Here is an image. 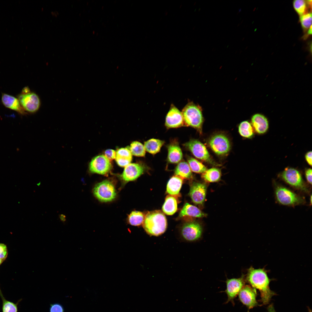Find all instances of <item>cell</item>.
<instances>
[{
    "instance_id": "10",
    "label": "cell",
    "mask_w": 312,
    "mask_h": 312,
    "mask_svg": "<svg viewBox=\"0 0 312 312\" xmlns=\"http://www.w3.org/2000/svg\"><path fill=\"white\" fill-rule=\"evenodd\" d=\"M110 161L103 155L93 158L89 164V170L92 173L104 175L107 174L112 168Z\"/></svg>"
},
{
    "instance_id": "27",
    "label": "cell",
    "mask_w": 312,
    "mask_h": 312,
    "mask_svg": "<svg viewBox=\"0 0 312 312\" xmlns=\"http://www.w3.org/2000/svg\"><path fill=\"white\" fill-rule=\"evenodd\" d=\"M221 176L220 170L216 168H212L207 170L202 175L204 180L208 182H217L220 180Z\"/></svg>"
},
{
    "instance_id": "23",
    "label": "cell",
    "mask_w": 312,
    "mask_h": 312,
    "mask_svg": "<svg viewBox=\"0 0 312 312\" xmlns=\"http://www.w3.org/2000/svg\"><path fill=\"white\" fill-rule=\"evenodd\" d=\"M164 142L163 140L153 138L145 142L144 146L146 151L154 155L160 151Z\"/></svg>"
},
{
    "instance_id": "24",
    "label": "cell",
    "mask_w": 312,
    "mask_h": 312,
    "mask_svg": "<svg viewBox=\"0 0 312 312\" xmlns=\"http://www.w3.org/2000/svg\"><path fill=\"white\" fill-rule=\"evenodd\" d=\"M177 202L176 198L172 195L167 196L162 207L164 212L167 215H172L177 211Z\"/></svg>"
},
{
    "instance_id": "22",
    "label": "cell",
    "mask_w": 312,
    "mask_h": 312,
    "mask_svg": "<svg viewBox=\"0 0 312 312\" xmlns=\"http://www.w3.org/2000/svg\"><path fill=\"white\" fill-rule=\"evenodd\" d=\"M205 215L196 207L187 203L181 210L179 214V217L181 218L187 216L201 218L205 216Z\"/></svg>"
},
{
    "instance_id": "41",
    "label": "cell",
    "mask_w": 312,
    "mask_h": 312,
    "mask_svg": "<svg viewBox=\"0 0 312 312\" xmlns=\"http://www.w3.org/2000/svg\"><path fill=\"white\" fill-rule=\"evenodd\" d=\"M307 34H308V35H311V34H312V26H311L310 27V28L309 29V30H308V31Z\"/></svg>"
},
{
    "instance_id": "43",
    "label": "cell",
    "mask_w": 312,
    "mask_h": 312,
    "mask_svg": "<svg viewBox=\"0 0 312 312\" xmlns=\"http://www.w3.org/2000/svg\"><path fill=\"white\" fill-rule=\"evenodd\" d=\"M3 261L2 260L0 259V265L3 263Z\"/></svg>"
},
{
    "instance_id": "32",
    "label": "cell",
    "mask_w": 312,
    "mask_h": 312,
    "mask_svg": "<svg viewBox=\"0 0 312 312\" xmlns=\"http://www.w3.org/2000/svg\"><path fill=\"white\" fill-rule=\"evenodd\" d=\"M239 131L241 135L243 137L249 138L254 135L253 128L251 124L247 121L242 122L239 127Z\"/></svg>"
},
{
    "instance_id": "16",
    "label": "cell",
    "mask_w": 312,
    "mask_h": 312,
    "mask_svg": "<svg viewBox=\"0 0 312 312\" xmlns=\"http://www.w3.org/2000/svg\"><path fill=\"white\" fill-rule=\"evenodd\" d=\"M207 187L203 183L194 182L191 186L189 195L192 201L197 205L202 204L206 195Z\"/></svg>"
},
{
    "instance_id": "17",
    "label": "cell",
    "mask_w": 312,
    "mask_h": 312,
    "mask_svg": "<svg viewBox=\"0 0 312 312\" xmlns=\"http://www.w3.org/2000/svg\"><path fill=\"white\" fill-rule=\"evenodd\" d=\"M167 161L171 164H176L181 161L183 153L179 143L176 140L170 142L168 146Z\"/></svg>"
},
{
    "instance_id": "2",
    "label": "cell",
    "mask_w": 312,
    "mask_h": 312,
    "mask_svg": "<svg viewBox=\"0 0 312 312\" xmlns=\"http://www.w3.org/2000/svg\"><path fill=\"white\" fill-rule=\"evenodd\" d=\"M142 224L147 233L151 235L158 236L166 231L167 222L164 214L160 211L156 210L146 213Z\"/></svg>"
},
{
    "instance_id": "42",
    "label": "cell",
    "mask_w": 312,
    "mask_h": 312,
    "mask_svg": "<svg viewBox=\"0 0 312 312\" xmlns=\"http://www.w3.org/2000/svg\"><path fill=\"white\" fill-rule=\"evenodd\" d=\"M310 203H311V204H312V196H311V197H310Z\"/></svg>"
},
{
    "instance_id": "13",
    "label": "cell",
    "mask_w": 312,
    "mask_h": 312,
    "mask_svg": "<svg viewBox=\"0 0 312 312\" xmlns=\"http://www.w3.org/2000/svg\"><path fill=\"white\" fill-rule=\"evenodd\" d=\"M256 289L248 285H244L238 294L240 301L248 309H250L258 305L256 300Z\"/></svg>"
},
{
    "instance_id": "25",
    "label": "cell",
    "mask_w": 312,
    "mask_h": 312,
    "mask_svg": "<svg viewBox=\"0 0 312 312\" xmlns=\"http://www.w3.org/2000/svg\"><path fill=\"white\" fill-rule=\"evenodd\" d=\"M176 175L181 178L190 179L192 177V174L188 163L185 161L179 163L174 170Z\"/></svg>"
},
{
    "instance_id": "44",
    "label": "cell",
    "mask_w": 312,
    "mask_h": 312,
    "mask_svg": "<svg viewBox=\"0 0 312 312\" xmlns=\"http://www.w3.org/2000/svg\"><path fill=\"white\" fill-rule=\"evenodd\" d=\"M241 9H239V12H239H239H241Z\"/></svg>"
},
{
    "instance_id": "37",
    "label": "cell",
    "mask_w": 312,
    "mask_h": 312,
    "mask_svg": "<svg viewBox=\"0 0 312 312\" xmlns=\"http://www.w3.org/2000/svg\"><path fill=\"white\" fill-rule=\"evenodd\" d=\"M312 171L311 168L307 169L305 171V176L308 182L312 184Z\"/></svg>"
},
{
    "instance_id": "33",
    "label": "cell",
    "mask_w": 312,
    "mask_h": 312,
    "mask_svg": "<svg viewBox=\"0 0 312 312\" xmlns=\"http://www.w3.org/2000/svg\"><path fill=\"white\" fill-rule=\"evenodd\" d=\"M300 19L301 25L304 30H306L309 29L312 26L311 12H309L300 16Z\"/></svg>"
},
{
    "instance_id": "11",
    "label": "cell",
    "mask_w": 312,
    "mask_h": 312,
    "mask_svg": "<svg viewBox=\"0 0 312 312\" xmlns=\"http://www.w3.org/2000/svg\"><path fill=\"white\" fill-rule=\"evenodd\" d=\"M244 275L238 278L227 279L226 281V288L225 291L228 299L226 303L231 302L234 304V300L245 285V279Z\"/></svg>"
},
{
    "instance_id": "45",
    "label": "cell",
    "mask_w": 312,
    "mask_h": 312,
    "mask_svg": "<svg viewBox=\"0 0 312 312\" xmlns=\"http://www.w3.org/2000/svg\"><path fill=\"white\" fill-rule=\"evenodd\" d=\"M239 24H238V25H237V27L239 26Z\"/></svg>"
},
{
    "instance_id": "14",
    "label": "cell",
    "mask_w": 312,
    "mask_h": 312,
    "mask_svg": "<svg viewBox=\"0 0 312 312\" xmlns=\"http://www.w3.org/2000/svg\"><path fill=\"white\" fill-rule=\"evenodd\" d=\"M202 229L201 225L195 222H190L185 224L181 230L183 238L189 241H193L199 239L202 235Z\"/></svg>"
},
{
    "instance_id": "26",
    "label": "cell",
    "mask_w": 312,
    "mask_h": 312,
    "mask_svg": "<svg viewBox=\"0 0 312 312\" xmlns=\"http://www.w3.org/2000/svg\"><path fill=\"white\" fill-rule=\"evenodd\" d=\"M311 0H295L293 5L294 9L300 16L308 12V7L311 8Z\"/></svg>"
},
{
    "instance_id": "9",
    "label": "cell",
    "mask_w": 312,
    "mask_h": 312,
    "mask_svg": "<svg viewBox=\"0 0 312 312\" xmlns=\"http://www.w3.org/2000/svg\"><path fill=\"white\" fill-rule=\"evenodd\" d=\"M213 151L218 155H224L230 149V144L227 138L222 134H217L212 137L209 142Z\"/></svg>"
},
{
    "instance_id": "30",
    "label": "cell",
    "mask_w": 312,
    "mask_h": 312,
    "mask_svg": "<svg viewBox=\"0 0 312 312\" xmlns=\"http://www.w3.org/2000/svg\"><path fill=\"white\" fill-rule=\"evenodd\" d=\"M129 148L132 155L138 157L145 156L146 151L144 145L139 142H132Z\"/></svg>"
},
{
    "instance_id": "3",
    "label": "cell",
    "mask_w": 312,
    "mask_h": 312,
    "mask_svg": "<svg viewBox=\"0 0 312 312\" xmlns=\"http://www.w3.org/2000/svg\"><path fill=\"white\" fill-rule=\"evenodd\" d=\"M185 127L190 126L202 132L203 118L201 107L193 102H188L181 112Z\"/></svg>"
},
{
    "instance_id": "20",
    "label": "cell",
    "mask_w": 312,
    "mask_h": 312,
    "mask_svg": "<svg viewBox=\"0 0 312 312\" xmlns=\"http://www.w3.org/2000/svg\"><path fill=\"white\" fill-rule=\"evenodd\" d=\"M115 159L118 164L121 167H125L130 164L132 160V155L129 148L118 149L116 152Z\"/></svg>"
},
{
    "instance_id": "4",
    "label": "cell",
    "mask_w": 312,
    "mask_h": 312,
    "mask_svg": "<svg viewBox=\"0 0 312 312\" xmlns=\"http://www.w3.org/2000/svg\"><path fill=\"white\" fill-rule=\"evenodd\" d=\"M275 194L277 202L286 206H294L304 203L302 197L287 188L281 185L275 184Z\"/></svg>"
},
{
    "instance_id": "36",
    "label": "cell",
    "mask_w": 312,
    "mask_h": 312,
    "mask_svg": "<svg viewBox=\"0 0 312 312\" xmlns=\"http://www.w3.org/2000/svg\"><path fill=\"white\" fill-rule=\"evenodd\" d=\"M105 156L111 161L115 159L116 155V152L115 151L112 149H108L105 152Z\"/></svg>"
},
{
    "instance_id": "29",
    "label": "cell",
    "mask_w": 312,
    "mask_h": 312,
    "mask_svg": "<svg viewBox=\"0 0 312 312\" xmlns=\"http://www.w3.org/2000/svg\"><path fill=\"white\" fill-rule=\"evenodd\" d=\"M0 296L2 302V312H18L17 306L21 299L16 303L6 300L3 295L0 288Z\"/></svg>"
},
{
    "instance_id": "7",
    "label": "cell",
    "mask_w": 312,
    "mask_h": 312,
    "mask_svg": "<svg viewBox=\"0 0 312 312\" xmlns=\"http://www.w3.org/2000/svg\"><path fill=\"white\" fill-rule=\"evenodd\" d=\"M281 179L293 187L306 192L309 190L303 180L300 172L292 168H287L281 174Z\"/></svg>"
},
{
    "instance_id": "35",
    "label": "cell",
    "mask_w": 312,
    "mask_h": 312,
    "mask_svg": "<svg viewBox=\"0 0 312 312\" xmlns=\"http://www.w3.org/2000/svg\"><path fill=\"white\" fill-rule=\"evenodd\" d=\"M50 312H64V309L63 306L58 303H55L50 304Z\"/></svg>"
},
{
    "instance_id": "38",
    "label": "cell",
    "mask_w": 312,
    "mask_h": 312,
    "mask_svg": "<svg viewBox=\"0 0 312 312\" xmlns=\"http://www.w3.org/2000/svg\"><path fill=\"white\" fill-rule=\"evenodd\" d=\"M305 159L308 164L311 166H312V151H309L307 152L305 155Z\"/></svg>"
},
{
    "instance_id": "31",
    "label": "cell",
    "mask_w": 312,
    "mask_h": 312,
    "mask_svg": "<svg viewBox=\"0 0 312 312\" xmlns=\"http://www.w3.org/2000/svg\"><path fill=\"white\" fill-rule=\"evenodd\" d=\"M187 161L191 170L194 172L203 173L207 170L206 167L204 165L193 157H188Z\"/></svg>"
},
{
    "instance_id": "6",
    "label": "cell",
    "mask_w": 312,
    "mask_h": 312,
    "mask_svg": "<svg viewBox=\"0 0 312 312\" xmlns=\"http://www.w3.org/2000/svg\"><path fill=\"white\" fill-rule=\"evenodd\" d=\"M93 193L97 199L103 202L112 201L116 195L114 185L108 180L103 181L96 185L93 190Z\"/></svg>"
},
{
    "instance_id": "21",
    "label": "cell",
    "mask_w": 312,
    "mask_h": 312,
    "mask_svg": "<svg viewBox=\"0 0 312 312\" xmlns=\"http://www.w3.org/2000/svg\"><path fill=\"white\" fill-rule=\"evenodd\" d=\"M183 179L175 175L172 177L168 182L167 186V192L171 195L179 194L181 187Z\"/></svg>"
},
{
    "instance_id": "39",
    "label": "cell",
    "mask_w": 312,
    "mask_h": 312,
    "mask_svg": "<svg viewBox=\"0 0 312 312\" xmlns=\"http://www.w3.org/2000/svg\"><path fill=\"white\" fill-rule=\"evenodd\" d=\"M267 309L268 312H276L272 304L269 305Z\"/></svg>"
},
{
    "instance_id": "15",
    "label": "cell",
    "mask_w": 312,
    "mask_h": 312,
    "mask_svg": "<svg viewBox=\"0 0 312 312\" xmlns=\"http://www.w3.org/2000/svg\"><path fill=\"white\" fill-rule=\"evenodd\" d=\"M165 125L168 129L185 126L181 112L173 104L166 115Z\"/></svg>"
},
{
    "instance_id": "18",
    "label": "cell",
    "mask_w": 312,
    "mask_h": 312,
    "mask_svg": "<svg viewBox=\"0 0 312 312\" xmlns=\"http://www.w3.org/2000/svg\"><path fill=\"white\" fill-rule=\"evenodd\" d=\"M1 100L3 104L7 108L14 110L18 113L24 115L26 113L21 106L18 99L8 94H2Z\"/></svg>"
},
{
    "instance_id": "40",
    "label": "cell",
    "mask_w": 312,
    "mask_h": 312,
    "mask_svg": "<svg viewBox=\"0 0 312 312\" xmlns=\"http://www.w3.org/2000/svg\"><path fill=\"white\" fill-rule=\"evenodd\" d=\"M59 218L61 221L63 223L65 222L66 221V216L63 214H60L59 215Z\"/></svg>"
},
{
    "instance_id": "1",
    "label": "cell",
    "mask_w": 312,
    "mask_h": 312,
    "mask_svg": "<svg viewBox=\"0 0 312 312\" xmlns=\"http://www.w3.org/2000/svg\"><path fill=\"white\" fill-rule=\"evenodd\" d=\"M246 279L252 287L259 291L263 305L268 304L272 296L276 295L270 288V280L264 269H256L250 267L248 270Z\"/></svg>"
},
{
    "instance_id": "34",
    "label": "cell",
    "mask_w": 312,
    "mask_h": 312,
    "mask_svg": "<svg viewBox=\"0 0 312 312\" xmlns=\"http://www.w3.org/2000/svg\"><path fill=\"white\" fill-rule=\"evenodd\" d=\"M8 251L6 246L4 244L0 243V259L3 261L7 258Z\"/></svg>"
},
{
    "instance_id": "28",
    "label": "cell",
    "mask_w": 312,
    "mask_h": 312,
    "mask_svg": "<svg viewBox=\"0 0 312 312\" xmlns=\"http://www.w3.org/2000/svg\"><path fill=\"white\" fill-rule=\"evenodd\" d=\"M145 216L142 212L133 211L128 216V222L131 225L138 226L142 224L144 219Z\"/></svg>"
},
{
    "instance_id": "8",
    "label": "cell",
    "mask_w": 312,
    "mask_h": 312,
    "mask_svg": "<svg viewBox=\"0 0 312 312\" xmlns=\"http://www.w3.org/2000/svg\"><path fill=\"white\" fill-rule=\"evenodd\" d=\"M183 146L198 159L213 164L209 153L205 146L195 139H192L183 144Z\"/></svg>"
},
{
    "instance_id": "5",
    "label": "cell",
    "mask_w": 312,
    "mask_h": 312,
    "mask_svg": "<svg viewBox=\"0 0 312 312\" xmlns=\"http://www.w3.org/2000/svg\"><path fill=\"white\" fill-rule=\"evenodd\" d=\"M17 98L26 113H35L40 108V101L38 96L31 92L27 87L23 88L21 93L17 96Z\"/></svg>"
},
{
    "instance_id": "12",
    "label": "cell",
    "mask_w": 312,
    "mask_h": 312,
    "mask_svg": "<svg viewBox=\"0 0 312 312\" xmlns=\"http://www.w3.org/2000/svg\"><path fill=\"white\" fill-rule=\"evenodd\" d=\"M146 168L144 165L137 163H130L125 167L120 176L124 183L134 181L143 173Z\"/></svg>"
},
{
    "instance_id": "19",
    "label": "cell",
    "mask_w": 312,
    "mask_h": 312,
    "mask_svg": "<svg viewBox=\"0 0 312 312\" xmlns=\"http://www.w3.org/2000/svg\"><path fill=\"white\" fill-rule=\"evenodd\" d=\"M252 124L256 131L261 134L265 133L269 127L268 122L266 118L263 115L257 114L251 118Z\"/></svg>"
}]
</instances>
